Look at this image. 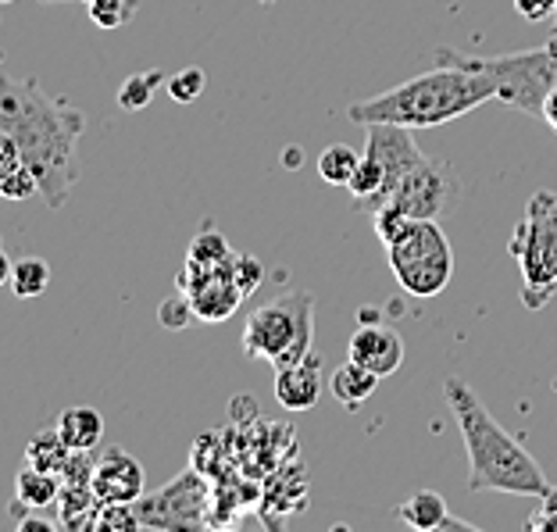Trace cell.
I'll return each mask as SVG.
<instances>
[{
	"mask_svg": "<svg viewBox=\"0 0 557 532\" xmlns=\"http://www.w3.org/2000/svg\"><path fill=\"white\" fill-rule=\"evenodd\" d=\"M0 129L15 139L22 161L36 172L44 205L50 211L65 208L79 180L75 147L86 129L83 111L47 97L36 79L15 83L0 75Z\"/></svg>",
	"mask_w": 557,
	"mask_h": 532,
	"instance_id": "6da1fadb",
	"label": "cell"
},
{
	"mask_svg": "<svg viewBox=\"0 0 557 532\" xmlns=\"http://www.w3.org/2000/svg\"><path fill=\"white\" fill-rule=\"evenodd\" d=\"M443 394L454 418H458L465 454H468V490L472 493H511V497H543L550 490L547 475L536 458L518 443L497 418L486 411V404L465 379L450 375L443 383Z\"/></svg>",
	"mask_w": 557,
	"mask_h": 532,
	"instance_id": "7a4b0ae2",
	"label": "cell"
},
{
	"mask_svg": "<svg viewBox=\"0 0 557 532\" xmlns=\"http://www.w3.org/2000/svg\"><path fill=\"white\" fill-rule=\"evenodd\" d=\"M497 100V86H493L490 75L472 72V69H458V65H443L433 72H422L414 79L394 86L386 94H375L369 100H358V104L347 108V119L358 125H372V122H389V125H404V129H433V125L454 122L468 115V111Z\"/></svg>",
	"mask_w": 557,
	"mask_h": 532,
	"instance_id": "3957f363",
	"label": "cell"
},
{
	"mask_svg": "<svg viewBox=\"0 0 557 532\" xmlns=\"http://www.w3.org/2000/svg\"><path fill=\"white\" fill-rule=\"evenodd\" d=\"M436 58L443 65H458L483 72L497 86V100L504 108L522 111V115H543V104L557 90V54L550 44L536 50H522V54H500V58H472L458 54L450 47H440Z\"/></svg>",
	"mask_w": 557,
	"mask_h": 532,
	"instance_id": "277c9868",
	"label": "cell"
},
{
	"mask_svg": "<svg viewBox=\"0 0 557 532\" xmlns=\"http://www.w3.org/2000/svg\"><path fill=\"white\" fill-rule=\"evenodd\" d=\"M311 336L314 297L308 289H294L250 311L244 325V354L255 361H269L272 369H286L311 350Z\"/></svg>",
	"mask_w": 557,
	"mask_h": 532,
	"instance_id": "5b68a950",
	"label": "cell"
},
{
	"mask_svg": "<svg viewBox=\"0 0 557 532\" xmlns=\"http://www.w3.org/2000/svg\"><path fill=\"white\" fill-rule=\"evenodd\" d=\"M383 247H386L389 272H394L404 294H411L418 300H429V297H436L450 286L454 250H450L447 233L440 230V222L411 219Z\"/></svg>",
	"mask_w": 557,
	"mask_h": 532,
	"instance_id": "8992f818",
	"label": "cell"
},
{
	"mask_svg": "<svg viewBox=\"0 0 557 532\" xmlns=\"http://www.w3.org/2000/svg\"><path fill=\"white\" fill-rule=\"evenodd\" d=\"M511 255L522 269V304L540 311L557 289V194L536 189L525 219L511 236Z\"/></svg>",
	"mask_w": 557,
	"mask_h": 532,
	"instance_id": "52a82bcc",
	"label": "cell"
},
{
	"mask_svg": "<svg viewBox=\"0 0 557 532\" xmlns=\"http://www.w3.org/2000/svg\"><path fill=\"white\" fill-rule=\"evenodd\" d=\"M461 200V180L447 161L425 158L414 172L400 180V186L389 194L383 208H397L408 219H447ZM379 211V208H375Z\"/></svg>",
	"mask_w": 557,
	"mask_h": 532,
	"instance_id": "ba28073f",
	"label": "cell"
},
{
	"mask_svg": "<svg viewBox=\"0 0 557 532\" xmlns=\"http://www.w3.org/2000/svg\"><path fill=\"white\" fill-rule=\"evenodd\" d=\"M133 508L139 529H200L208 511V483L200 468H189L158 493H144L133 500Z\"/></svg>",
	"mask_w": 557,
	"mask_h": 532,
	"instance_id": "9c48e42d",
	"label": "cell"
},
{
	"mask_svg": "<svg viewBox=\"0 0 557 532\" xmlns=\"http://www.w3.org/2000/svg\"><path fill=\"white\" fill-rule=\"evenodd\" d=\"M364 133H369V139H364V154L375 158L379 164H383V175H386V183H383V194H379L375 200L364 211H375V208H383L389 194L400 186V180L408 172H414L418 164L425 161V154L418 150L414 144V136L411 129H404V125H389V122H372V125H364Z\"/></svg>",
	"mask_w": 557,
	"mask_h": 532,
	"instance_id": "30bf717a",
	"label": "cell"
},
{
	"mask_svg": "<svg viewBox=\"0 0 557 532\" xmlns=\"http://www.w3.org/2000/svg\"><path fill=\"white\" fill-rule=\"evenodd\" d=\"M180 289L194 304V314L205 322H225L230 314H236V308L244 304V289L236 286L233 269H214V272H197L186 269L180 275Z\"/></svg>",
	"mask_w": 557,
	"mask_h": 532,
	"instance_id": "8fae6325",
	"label": "cell"
},
{
	"mask_svg": "<svg viewBox=\"0 0 557 532\" xmlns=\"http://www.w3.org/2000/svg\"><path fill=\"white\" fill-rule=\"evenodd\" d=\"M90 490L100 504H133L144 497V465L129 450L104 447L97 454Z\"/></svg>",
	"mask_w": 557,
	"mask_h": 532,
	"instance_id": "7c38bea8",
	"label": "cell"
},
{
	"mask_svg": "<svg viewBox=\"0 0 557 532\" xmlns=\"http://www.w3.org/2000/svg\"><path fill=\"white\" fill-rule=\"evenodd\" d=\"M347 358L358 361L361 369L375 372L379 379H386L404 364V339L397 329L383 322H361L347 344Z\"/></svg>",
	"mask_w": 557,
	"mask_h": 532,
	"instance_id": "4fadbf2b",
	"label": "cell"
},
{
	"mask_svg": "<svg viewBox=\"0 0 557 532\" xmlns=\"http://www.w3.org/2000/svg\"><path fill=\"white\" fill-rule=\"evenodd\" d=\"M322 397V358L314 350L304 354L300 361L275 369V400L286 411H311Z\"/></svg>",
	"mask_w": 557,
	"mask_h": 532,
	"instance_id": "5bb4252c",
	"label": "cell"
},
{
	"mask_svg": "<svg viewBox=\"0 0 557 532\" xmlns=\"http://www.w3.org/2000/svg\"><path fill=\"white\" fill-rule=\"evenodd\" d=\"M54 429L69 450H97L104 440V415L97 408H65L58 415Z\"/></svg>",
	"mask_w": 557,
	"mask_h": 532,
	"instance_id": "9a60e30c",
	"label": "cell"
},
{
	"mask_svg": "<svg viewBox=\"0 0 557 532\" xmlns=\"http://www.w3.org/2000/svg\"><path fill=\"white\" fill-rule=\"evenodd\" d=\"M61 497V479L58 472H47V468L25 465L22 472L15 475V504L25 511H40L58 504Z\"/></svg>",
	"mask_w": 557,
	"mask_h": 532,
	"instance_id": "2e32d148",
	"label": "cell"
},
{
	"mask_svg": "<svg viewBox=\"0 0 557 532\" xmlns=\"http://www.w3.org/2000/svg\"><path fill=\"white\" fill-rule=\"evenodd\" d=\"M375 389H379V375L361 369V364L350 358H347V364H339L333 372V379H329V394L344 404V408H361Z\"/></svg>",
	"mask_w": 557,
	"mask_h": 532,
	"instance_id": "e0dca14e",
	"label": "cell"
},
{
	"mask_svg": "<svg viewBox=\"0 0 557 532\" xmlns=\"http://www.w3.org/2000/svg\"><path fill=\"white\" fill-rule=\"evenodd\" d=\"M397 515H400V522L414 532H443V522L450 518L447 500H443L436 490H418L414 497L400 504Z\"/></svg>",
	"mask_w": 557,
	"mask_h": 532,
	"instance_id": "ac0fdd59",
	"label": "cell"
},
{
	"mask_svg": "<svg viewBox=\"0 0 557 532\" xmlns=\"http://www.w3.org/2000/svg\"><path fill=\"white\" fill-rule=\"evenodd\" d=\"M233 258H236V250L225 244V236L214 233L211 225H205L186 250V269H197V272L233 269Z\"/></svg>",
	"mask_w": 557,
	"mask_h": 532,
	"instance_id": "d6986e66",
	"label": "cell"
},
{
	"mask_svg": "<svg viewBox=\"0 0 557 532\" xmlns=\"http://www.w3.org/2000/svg\"><path fill=\"white\" fill-rule=\"evenodd\" d=\"M11 294L22 300L44 297V289L50 286V264L44 258H18L11 264Z\"/></svg>",
	"mask_w": 557,
	"mask_h": 532,
	"instance_id": "ffe728a7",
	"label": "cell"
},
{
	"mask_svg": "<svg viewBox=\"0 0 557 532\" xmlns=\"http://www.w3.org/2000/svg\"><path fill=\"white\" fill-rule=\"evenodd\" d=\"M69 447L65 440H61L58 429H44V433H36L29 440V447H25V465H36V468H47V472H61L69 461Z\"/></svg>",
	"mask_w": 557,
	"mask_h": 532,
	"instance_id": "44dd1931",
	"label": "cell"
},
{
	"mask_svg": "<svg viewBox=\"0 0 557 532\" xmlns=\"http://www.w3.org/2000/svg\"><path fill=\"white\" fill-rule=\"evenodd\" d=\"M161 83H164V72L161 69H150V72H136V75H129L122 86H119V94H115V100H119V108L122 111H144L150 100H154V94L161 90Z\"/></svg>",
	"mask_w": 557,
	"mask_h": 532,
	"instance_id": "7402d4cb",
	"label": "cell"
},
{
	"mask_svg": "<svg viewBox=\"0 0 557 532\" xmlns=\"http://www.w3.org/2000/svg\"><path fill=\"white\" fill-rule=\"evenodd\" d=\"M358 161H361V154L354 147H347V144H329L322 154H319V175H322L329 186H344L347 189L354 169H358Z\"/></svg>",
	"mask_w": 557,
	"mask_h": 532,
	"instance_id": "603a6c76",
	"label": "cell"
},
{
	"mask_svg": "<svg viewBox=\"0 0 557 532\" xmlns=\"http://www.w3.org/2000/svg\"><path fill=\"white\" fill-rule=\"evenodd\" d=\"M86 11L97 29H122L136 18L139 0H86Z\"/></svg>",
	"mask_w": 557,
	"mask_h": 532,
	"instance_id": "cb8c5ba5",
	"label": "cell"
},
{
	"mask_svg": "<svg viewBox=\"0 0 557 532\" xmlns=\"http://www.w3.org/2000/svg\"><path fill=\"white\" fill-rule=\"evenodd\" d=\"M164 86H169V97L175 100V104L189 108L197 97H205V90H208V75H205V69H183V72H175Z\"/></svg>",
	"mask_w": 557,
	"mask_h": 532,
	"instance_id": "d4e9b609",
	"label": "cell"
},
{
	"mask_svg": "<svg viewBox=\"0 0 557 532\" xmlns=\"http://www.w3.org/2000/svg\"><path fill=\"white\" fill-rule=\"evenodd\" d=\"M0 197L4 200H33L40 197V180H36V172L29 164H18L15 172H8L4 180H0Z\"/></svg>",
	"mask_w": 557,
	"mask_h": 532,
	"instance_id": "484cf974",
	"label": "cell"
},
{
	"mask_svg": "<svg viewBox=\"0 0 557 532\" xmlns=\"http://www.w3.org/2000/svg\"><path fill=\"white\" fill-rule=\"evenodd\" d=\"M197 314H194V304H189V297L183 294H175L169 300H161V308H158V322L169 329V333H183V329L194 322Z\"/></svg>",
	"mask_w": 557,
	"mask_h": 532,
	"instance_id": "4316f807",
	"label": "cell"
},
{
	"mask_svg": "<svg viewBox=\"0 0 557 532\" xmlns=\"http://www.w3.org/2000/svg\"><path fill=\"white\" fill-rule=\"evenodd\" d=\"M94 529H104V532H133L139 529V518L133 504H100V511L94 518Z\"/></svg>",
	"mask_w": 557,
	"mask_h": 532,
	"instance_id": "83f0119b",
	"label": "cell"
},
{
	"mask_svg": "<svg viewBox=\"0 0 557 532\" xmlns=\"http://www.w3.org/2000/svg\"><path fill=\"white\" fill-rule=\"evenodd\" d=\"M233 279H236V286L250 297V294H255V289L261 286L264 264H261L255 255H236V258H233Z\"/></svg>",
	"mask_w": 557,
	"mask_h": 532,
	"instance_id": "f1b7e54d",
	"label": "cell"
},
{
	"mask_svg": "<svg viewBox=\"0 0 557 532\" xmlns=\"http://www.w3.org/2000/svg\"><path fill=\"white\" fill-rule=\"evenodd\" d=\"M529 532H557V486H550L540 497V511L525 522Z\"/></svg>",
	"mask_w": 557,
	"mask_h": 532,
	"instance_id": "f546056e",
	"label": "cell"
},
{
	"mask_svg": "<svg viewBox=\"0 0 557 532\" xmlns=\"http://www.w3.org/2000/svg\"><path fill=\"white\" fill-rule=\"evenodd\" d=\"M515 11L525 22H547L557 15V0H515Z\"/></svg>",
	"mask_w": 557,
	"mask_h": 532,
	"instance_id": "4dcf8cb0",
	"label": "cell"
},
{
	"mask_svg": "<svg viewBox=\"0 0 557 532\" xmlns=\"http://www.w3.org/2000/svg\"><path fill=\"white\" fill-rule=\"evenodd\" d=\"M18 164H22V154H18L15 139H11L4 129H0V180H4L8 172H15Z\"/></svg>",
	"mask_w": 557,
	"mask_h": 532,
	"instance_id": "1f68e13d",
	"label": "cell"
},
{
	"mask_svg": "<svg viewBox=\"0 0 557 532\" xmlns=\"http://www.w3.org/2000/svg\"><path fill=\"white\" fill-rule=\"evenodd\" d=\"M540 119H547V125L557 133V90L547 97V104H543V115Z\"/></svg>",
	"mask_w": 557,
	"mask_h": 532,
	"instance_id": "d6a6232c",
	"label": "cell"
},
{
	"mask_svg": "<svg viewBox=\"0 0 557 532\" xmlns=\"http://www.w3.org/2000/svg\"><path fill=\"white\" fill-rule=\"evenodd\" d=\"M11 264H15V261H11V258H8V250H4V244H0V289H4V286L11 283Z\"/></svg>",
	"mask_w": 557,
	"mask_h": 532,
	"instance_id": "836d02e7",
	"label": "cell"
},
{
	"mask_svg": "<svg viewBox=\"0 0 557 532\" xmlns=\"http://www.w3.org/2000/svg\"><path fill=\"white\" fill-rule=\"evenodd\" d=\"M18 529H22V532H33V529H36V532H47V529H54V525H47V522H33V518H25V522H22Z\"/></svg>",
	"mask_w": 557,
	"mask_h": 532,
	"instance_id": "e575fe53",
	"label": "cell"
},
{
	"mask_svg": "<svg viewBox=\"0 0 557 532\" xmlns=\"http://www.w3.org/2000/svg\"><path fill=\"white\" fill-rule=\"evenodd\" d=\"M283 164H286V169H300V150H286Z\"/></svg>",
	"mask_w": 557,
	"mask_h": 532,
	"instance_id": "d590c367",
	"label": "cell"
},
{
	"mask_svg": "<svg viewBox=\"0 0 557 532\" xmlns=\"http://www.w3.org/2000/svg\"><path fill=\"white\" fill-rule=\"evenodd\" d=\"M550 44V50H554V54H557V40H547Z\"/></svg>",
	"mask_w": 557,
	"mask_h": 532,
	"instance_id": "8d00e7d4",
	"label": "cell"
},
{
	"mask_svg": "<svg viewBox=\"0 0 557 532\" xmlns=\"http://www.w3.org/2000/svg\"><path fill=\"white\" fill-rule=\"evenodd\" d=\"M550 40H557V18H554V36H550Z\"/></svg>",
	"mask_w": 557,
	"mask_h": 532,
	"instance_id": "74e56055",
	"label": "cell"
},
{
	"mask_svg": "<svg viewBox=\"0 0 557 532\" xmlns=\"http://www.w3.org/2000/svg\"><path fill=\"white\" fill-rule=\"evenodd\" d=\"M44 4H58V0H44ZM83 4H86V0H83Z\"/></svg>",
	"mask_w": 557,
	"mask_h": 532,
	"instance_id": "f35d334b",
	"label": "cell"
},
{
	"mask_svg": "<svg viewBox=\"0 0 557 532\" xmlns=\"http://www.w3.org/2000/svg\"><path fill=\"white\" fill-rule=\"evenodd\" d=\"M0 4H11V0H0Z\"/></svg>",
	"mask_w": 557,
	"mask_h": 532,
	"instance_id": "ab89813d",
	"label": "cell"
}]
</instances>
